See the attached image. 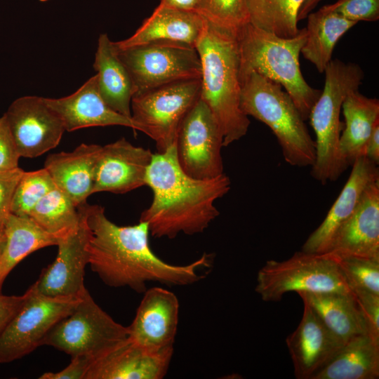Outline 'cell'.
<instances>
[{"mask_svg":"<svg viewBox=\"0 0 379 379\" xmlns=\"http://www.w3.org/2000/svg\"><path fill=\"white\" fill-rule=\"evenodd\" d=\"M80 206L91 231L87 246L88 264L110 287L127 286L142 293L150 281L187 286L204 278L206 274L201 270L212 265V255L206 253L188 265L166 262L149 246L146 222L119 226L107 218L101 206L86 202Z\"/></svg>","mask_w":379,"mask_h":379,"instance_id":"1","label":"cell"},{"mask_svg":"<svg viewBox=\"0 0 379 379\" xmlns=\"http://www.w3.org/2000/svg\"><path fill=\"white\" fill-rule=\"evenodd\" d=\"M145 185L152 191V201L140 217L147 224L149 234L173 239L180 234L203 232L219 215L217 199L230 190V178H194L180 167L175 145L152 154Z\"/></svg>","mask_w":379,"mask_h":379,"instance_id":"2","label":"cell"},{"mask_svg":"<svg viewBox=\"0 0 379 379\" xmlns=\"http://www.w3.org/2000/svg\"><path fill=\"white\" fill-rule=\"evenodd\" d=\"M196 49L201 66L200 98L218 122L226 147L243 138L250 125L240 108L237 38L206 20Z\"/></svg>","mask_w":379,"mask_h":379,"instance_id":"3","label":"cell"},{"mask_svg":"<svg viewBox=\"0 0 379 379\" xmlns=\"http://www.w3.org/2000/svg\"><path fill=\"white\" fill-rule=\"evenodd\" d=\"M306 29L293 37L283 38L250 22L237 38L240 58L239 74L255 72L280 84L292 98L305 121L321 91L311 87L301 73L299 55L306 41Z\"/></svg>","mask_w":379,"mask_h":379,"instance_id":"4","label":"cell"},{"mask_svg":"<svg viewBox=\"0 0 379 379\" xmlns=\"http://www.w3.org/2000/svg\"><path fill=\"white\" fill-rule=\"evenodd\" d=\"M240 108L266 124L276 136L286 162L293 166H312L315 141L301 114L282 86L255 72L239 74Z\"/></svg>","mask_w":379,"mask_h":379,"instance_id":"5","label":"cell"},{"mask_svg":"<svg viewBox=\"0 0 379 379\" xmlns=\"http://www.w3.org/2000/svg\"><path fill=\"white\" fill-rule=\"evenodd\" d=\"M324 72V89L308 117L316 136V157L311 174L322 185L338 180L348 167L339 152L344 126L340 116L345 96L359 89L364 77L359 65L338 59L331 60Z\"/></svg>","mask_w":379,"mask_h":379,"instance_id":"6","label":"cell"},{"mask_svg":"<svg viewBox=\"0 0 379 379\" xmlns=\"http://www.w3.org/2000/svg\"><path fill=\"white\" fill-rule=\"evenodd\" d=\"M255 289L266 302L279 301L291 291L353 294L333 254L303 251L285 260H267L258 272Z\"/></svg>","mask_w":379,"mask_h":379,"instance_id":"7","label":"cell"},{"mask_svg":"<svg viewBox=\"0 0 379 379\" xmlns=\"http://www.w3.org/2000/svg\"><path fill=\"white\" fill-rule=\"evenodd\" d=\"M128 338V326L115 321L86 288L74 311L51 330L43 345L53 347L71 357H88L95 361Z\"/></svg>","mask_w":379,"mask_h":379,"instance_id":"8","label":"cell"},{"mask_svg":"<svg viewBox=\"0 0 379 379\" xmlns=\"http://www.w3.org/2000/svg\"><path fill=\"white\" fill-rule=\"evenodd\" d=\"M200 95V79L165 84L134 95L131 118L162 152L175 145L179 126Z\"/></svg>","mask_w":379,"mask_h":379,"instance_id":"9","label":"cell"},{"mask_svg":"<svg viewBox=\"0 0 379 379\" xmlns=\"http://www.w3.org/2000/svg\"><path fill=\"white\" fill-rule=\"evenodd\" d=\"M84 290L78 295L48 296L37 290L36 281L30 286L27 299L0 336V363L21 359L43 345L51 330L78 305Z\"/></svg>","mask_w":379,"mask_h":379,"instance_id":"10","label":"cell"},{"mask_svg":"<svg viewBox=\"0 0 379 379\" xmlns=\"http://www.w3.org/2000/svg\"><path fill=\"white\" fill-rule=\"evenodd\" d=\"M114 49L131 76L134 95L172 82L201 78V61L194 46L154 41Z\"/></svg>","mask_w":379,"mask_h":379,"instance_id":"11","label":"cell"},{"mask_svg":"<svg viewBox=\"0 0 379 379\" xmlns=\"http://www.w3.org/2000/svg\"><path fill=\"white\" fill-rule=\"evenodd\" d=\"M222 147L220 126L200 98L179 126L175 142L178 161L194 178H213L224 173Z\"/></svg>","mask_w":379,"mask_h":379,"instance_id":"12","label":"cell"},{"mask_svg":"<svg viewBox=\"0 0 379 379\" xmlns=\"http://www.w3.org/2000/svg\"><path fill=\"white\" fill-rule=\"evenodd\" d=\"M4 116L20 157H37L55 148L65 131L62 120L48 106L44 98H18Z\"/></svg>","mask_w":379,"mask_h":379,"instance_id":"13","label":"cell"},{"mask_svg":"<svg viewBox=\"0 0 379 379\" xmlns=\"http://www.w3.org/2000/svg\"><path fill=\"white\" fill-rule=\"evenodd\" d=\"M80 220L75 230L61 239L58 244L55 260L43 269L36 281L37 290L48 296L80 294L85 288V267L88 264L87 246L91 236L85 213L77 207Z\"/></svg>","mask_w":379,"mask_h":379,"instance_id":"14","label":"cell"},{"mask_svg":"<svg viewBox=\"0 0 379 379\" xmlns=\"http://www.w3.org/2000/svg\"><path fill=\"white\" fill-rule=\"evenodd\" d=\"M178 317L179 302L173 293L161 287L147 289L128 326V338L149 352L173 349Z\"/></svg>","mask_w":379,"mask_h":379,"instance_id":"15","label":"cell"},{"mask_svg":"<svg viewBox=\"0 0 379 379\" xmlns=\"http://www.w3.org/2000/svg\"><path fill=\"white\" fill-rule=\"evenodd\" d=\"M152 154L149 149L135 146L124 138L102 146L95 167L93 194H124L145 185Z\"/></svg>","mask_w":379,"mask_h":379,"instance_id":"16","label":"cell"},{"mask_svg":"<svg viewBox=\"0 0 379 379\" xmlns=\"http://www.w3.org/2000/svg\"><path fill=\"white\" fill-rule=\"evenodd\" d=\"M325 253L379 258V180L366 188L356 209L335 232Z\"/></svg>","mask_w":379,"mask_h":379,"instance_id":"17","label":"cell"},{"mask_svg":"<svg viewBox=\"0 0 379 379\" xmlns=\"http://www.w3.org/2000/svg\"><path fill=\"white\" fill-rule=\"evenodd\" d=\"M286 343L297 379H311L344 345L306 303L300 324Z\"/></svg>","mask_w":379,"mask_h":379,"instance_id":"18","label":"cell"},{"mask_svg":"<svg viewBox=\"0 0 379 379\" xmlns=\"http://www.w3.org/2000/svg\"><path fill=\"white\" fill-rule=\"evenodd\" d=\"M44 100L60 118L65 131L107 126H123L139 131L131 117L115 112L105 103L99 93L97 75L68 96L44 98Z\"/></svg>","mask_w":379,"mask_h":379,"instance_id":"19","label":"cell"},{"mask_svg":"<svg viewBox=\"0 0 379 379\" xmlns=\"http://www.w3.org/2000/svg\"><path fill=\"white\" fill-rule=\"evenodd\" d=\"M173 349L147 350L129 339L89 368L85 379H161L167 373Z\"/></svg>","mask_w":379,"mask_h":379,"instance_id":"20","label":"cell"},{"mask_svg":"<svg viewBox=\"0 0 379 379\" xmlns=\"http://www.w3.org/2000/svg\"><path fill=\"white\" fill-rule=\"evenodd\" d=\"M348 180L320 225L309 236L302 247L307 253H325L340 227L356 209L366 188L379 180L378 164L365 157L352 165Z\"/></svg>","mask_w":379,"mask_h":379,"instance_id":"21","label":"cell"},{"mask_svg":"<svg viewBox=\"0 0 379 379\" xmlns=\"http://www.w3.org/2000/svg\"><path fill=\"white\" fill-rule=\"evenodd\" d=\"M205 25L206 19L197 12L159 4L132 36L112 43L117 50L154 41L181 43L196 48Z\"/></svg>","mask_w":379,"mask_h":379,"instance_id":"22","label":"cell"},{"mask_svg":"<svg viewBox=\"0 0 379 379\" xmlns=\"http://www.w3.org/2000/svg\"><path fill=\"white\" fill-rule=\"evenodd\" d=\"M102 146L81 143L72 152L49 154L44 167L56 187L79 206L93 194L96 164Z\"/></svg>","mask_w":379,"mask_h":379,"instance_id":"23","label":"cell"},{"mask_svg":"<svg viewBox=\"0 0 379 379\" xmlns=\"http://www.w3.org/2000/svg\"><path fill=\"white\" fill-rule=\"evenodd\" d=\"M298 294L343 344L361 335L374 337L354 294L339 292Z\"/></svg>","mask_w":379,"mask_h":379,"instance_id":"24","label":"cell"},{"mask_svg":"<svg viewBox=\"0 0 379 379\" xmlns=\"http://www.w3.org/2000/svg\"><path fill=\"white\" fill-rule=\"evenodd\" d=\"M341 112L345 122L339 140V152L349 166L364 157L366 142L379 123V100L364 96L359 89L353 90L345 96Z\"/></svg>","mask_w":379,"mask_h":379,"instance_id":"25","label":"cell"},{"mask_svg":"<svg viewBox=\"0 0 379 379\" xmlns=\"http://www.w3.org/2000/svg\"><path fill=\"white\" fill-rule=\"evenodd\" d=\"M93 68L98 72L99 93L105 103L115 112L131 117L133 82L107 34L99 36Z\"/></svg>","mask_w":379,"mask_h":379,"instance_id":"26","label":"cell"},{"mask_svg":"<svg viewBox=\"0 0 379 379\" xmlns=\"http://www.w3.org/2000/svg\"><path fill=\"white\" fill-rule=\"evenodd\" d=\"M379 378V340L361 335L347 342L311 379Z\"/></svg>","mask_w":379,"mask_h":379,"instance_id":"27","label":"cell"},{"mask_svg":"<svg viewBox=\"0 0 379 379\" xmlns=\"http://www.w3.org/2000/svg\"><path fill=\"white\" fill-rule=\"evenodd\" d=\"M65 237L46 232L29 216L11 213L6 222L0 255V292L7 276L22 260L40 248L57 246Z\"/></svg>","mask_w":379,"mask_h":379,"instance_id":"28","label":"cell"},{"mask_svg":"<svg viewBox=\"0 0 379 379\" xmlns=\"http://www.w3.org/2000/svg\"><path fill=\"white\" fill-rule=\"evenodd\" d=\"M306 41L300 53L320 72L331 60L340 38L357 22L326 9L324 6L307 15Z\"/></svg>","mask_w":379,"mask_h":379,"instance_id":"29","label":"cell"},{"mask_svg":"<svg viewBox=\"0 0 379 379\" xmlns=\"http://www.w3.org/2000/svg\"><path fill=\"white\" fill-rule=\"evenodd\" d=\"M304 0H247L249 22L283 38L297 35L298 13Z\"/></svg>","mask_w":379,"mask_h":379,"instance_id":"30","label":"cell"},{"mask_svg":"<svg viewBox=\"0 0 379 379\" xmlns=\"http://www.w3.org/2000/svg\"><path fill=\"white\" fill-rule=\"evenodd\" d=\"M29 217L46 232L63 237L75 230L80 220L77 207L56 187L39 201Z\"/></svg>","mask_w":379,"mask_h":379,"instance_id":"31","label":"cell"},{"mask_svg":"<svg viewBox=\"0 0 379 379\" xmlns=\"http://www.w3.org/2000/svg\"><path fill=\"white\" fill-rule=\"evenodd\" d=\"M55 187L45 168L34 171H25L14 193L11 213L29 216L39 201Z\"/></svg>","mask_w":379,"mask_h":379,"instance_id":"32","label":"cell"},{"mask_svg":"<svg viewBox=\"0 0 379 379\" xmlns=\"http://www.w3.org/2000/svg\"><path fill=\"white\" fill-rule=\"evenodd\" d=\"M351 291L379 295V258L335 255Z\"/></svg>","mask_w":379,"mask_h":379,"instance_id":"33","label":"cell"},{"mask_svg":"<svg viewBox=\"0 0 379 379\" xmlns=\"http://www.w3.org/2000/svg\"><path fill=\"white\" fill-rule=\"evenodd\" d=\"M200 14L236 36L249 22L247 0H204Z\"/></svg>","mask_w":379,"mask_h":379,"instance_id":"34","label":"cell"},{"mask_svg":"<svg viewBox=\"0 0 379 379\" xmlns=\"http://www.w3.org/2000/svg\"><path fill=\"white\" fill-rule=\"evenodd\" d=\"M324 7L357 23L359 21L372 22L379 19V0H338Z\"/></svg>","mask_w":379,"mask_h":379,"instance_id":"35","label":"cell"},{"mask_svg":"<svg viewBox=\"0 0 379 379\" xmlns=\"http://www.w3.org/2000/svg\"><path fill=\"white\" fill-rule=\"evenodd\" d=\"M19 166L0 171V238L4 237L6 222L11 214V206L16 187L24 173Z\"/></svg>","mask_w":379,"mask_h":379,"instance_id":"36","label":"cell"},{"mask_svg":"<svg viewBox=\"0 0 379 379\" xmlns=\"http://www.w3.org/2000/svg\"><path fill=\"white\" fill-rule=\"evenodd\" d=\"M20 157L5 117H0V171L18 167Z\"/></svg>","mask_w":379,"mask_h":379,"instance_id":"37","label":"cell"},{"mask_svg":"<svg viewBox=\"0 0 379 379\" xmlns=\"http://www.w3.org/2000/svg\"><path fill=\"white\" fill-rule=\"evenodd\" d=\"M354 295L372 335L379 340V295L367 292H355Z\"/></svg>","mask_w":379,"mask_h":379,"instance_id":"38","label":"cell"},{"mask_svg":"<svg viewBox=\"0 0 379 379\" xmlns=\"http://www.w3.org/2000/svg\"><path fill=\"white\" fill-rule=\"evenodd\" d=\"M94 360L88 357H72L71 362L64 369L57 372H46L40 379H85V376Z\"/></svg>","mask_w":379,"mask_h":379,"instance_id":"39","label":"cell"},{"mask_svg":"<svg viewBox=\"0 0 379 379\" xmlns=\"http://www.w3.org/2000/svg\"><path fill=\"white\" fill-rule=\"evenodd\" d=\"M28 294V289L21 295H6L0 292V336L25 302Z\"/></svg>","mask_w":379,"mask_h":379,"instance_id":"40","label":"cell"},{"mask_svg":"<svg viewBox=\"0 0 379 379\" xmlns=\"http://www.w3.org/2000/svg\"><path fill=\"white\" fill-rule=\"evenodd\" d=\"M364 157L376 164L379 163V123L375 126L366 142Z\"/></svg>","mask_w":379,"mask_h":379,"instance_id":"41","label":"cell"},{"mask_svg":"<svg viewBox=\"0 0 379 379\" xmlns=\"http://www.w3.org/2000/svg\"><path fill=\"white\" fill-rule=\"evenodd\" d=\"M204 0H161L162 5L200 13Z\"/></svg>","mask_w":379,"mask_h":379,"instance_id":"42","label":"cell"},{"mask_svg":"<svg viewBox=\"0 0 379 379\" xmlns=\"http://www.w3.org/2000/svg\"><path fill=\"white\" fill-rule=\"evenodd\" d=\"M321 0H304L298 13V20H301L307 18V15L312 11Z\"/></svg>","mask_w":379,"mask_h":379,"instance_id":"43","label":"cell"},{"mask_svg":"<svg viewBox=\"0 0 379 379\" xmlns=\"http://www.w3.org/2000/svg\"><path fill=\"white\" fill-rule=\"evenodd\" d=\"M4 242H5V239L0 238V255L4 248Z\"/></svg>","mask_w":379,"mask_h":379,"instance_id":"44","label":"cell"},{"mask_svg":"<svg viewBox=\"0 0 379 379\" xmlns=\"http://www.w3.org/2000/svg\"><path fill=\"white\" fill-rule=\"evenodd\" d=\"M39 1H41V2H44V1H46L48 0H39Z\"/></svg>","mask_w":379,"mask_h":379,"instance_id":"45","label":"cell"}]
</instances>
